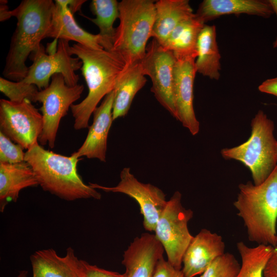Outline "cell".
<instances>
[{
  "label": "cell",
  "instance_id": "obj_1",
  "mask_svg": "<svg viewBox=\"0 0 277 277\" xmlns=\"http://www.w3.org/2000/svg\"><path fill=\"white\" fill-rule=\"evenodd\" d=\"M70 53L83 62L82 74L88 89V94L80 103L71 106L74 119V128H89V121L102 98L115 89L119 77L126 68L123 58L116 52L95 49L76 43L70 47Z\"/></svg>",
  "mask_w": 277,
  "mask_h": 277
},
{
  "label": "cell",
  "instance_id": "obj_2",
  "mask_svg": "<svg viewBox=\"0 0 277 277\" xmlns=\"http://www.w3.org/2000/svg\"><path fill=\"white\" fill-rule=\"evenodd\" d=\"M54 6L52 0H23L11 10L17 23L3 71L4 78L19 82L26 77L28 69L26 62L46 38Z\"/></svg>",
  "mask_w": 277,
  "mask_h": 277
},
{
  "label": "cell",
  "instance_id": "obj_3",
  "mask_svg": "<svg viewBox=\"0 0 277 277\" xmlns=\"http://www.w3.org/2000/svg\"><path fill=\"white\" fill-rule=\"evenodd\" d=\"M233 206L243 220L248 239L274 246L277 241V165L262 184L241 183Z\"/></svg>",
  "mask_w": 277,
  "mask_h": 277
},
{
  "label": "cell",
  "instance_id": "obj_4",
  "mask_svg": "<svg viewBox=\"0 0 277 277\" xmlns=\"http://www.w3.org/2000/svg\"><path fill=\"white\" fill-rule=\"evenodd\" d=\"M80 159L73 153L65 156L44 149L38 143L25 152V161L33 169L46 191L66 201L101 199V194L83 181L77 173Z\"/></svg>",
  "mask_w": 277,
  "mask_h": 277
},
{
  "label": "cell",
  "instance_id": "obj_5",
  "mask_svg": "<svg viewBox=\"0 0 277 277\" xmlns=\"http://www.w3.org/2000/svg\"><path fill=\"white\" fill-rule=\"evenodd\" d=\"M118 8L120 23L115 29L112 50L128 66L141 62L145 55L155 20V1L122 0Z\"/></svg>",
  "mask_w": 277,
  "mask_h": 277
},
{
  "label": "cell",
  "instance_id": "obj_6",
  "mask_svg": "<svg viewBox=\"0 0 277 277\" xmlns=\"http://www.w3.org/2000/svg\"><path fill=\"white\" fill-rule=\"evenodd\" d=\"M251 135L242 144L222 149L225 160L241 162L251 172L253 184L260 185L272 173L277 165L276 143L273 122L260 110L251 122Z\"/></svg>",
  "mask_w": 277,
  "mask_h": 277
},
{
  "label": "cell",
  "instance_id": "obj_7",
  "mask_svg": "<svg viewBox=\"0 0 277 277\" xmlns=\"http://www.w3.org/2000/svg\"><path fill=\"white\" fill-rule=\"evenodd\" d=\"M182 194L175 191L167 201L155 228V236L165 251L167 261L181 269L184 253L192 240L188 223L193 212L182 204Z\"/></svg>",
  "mask_w": 277,
  "mask_h": 277
},
{
  "label": "cell",
  "instance_id": "obj_8",
  "mask_svg": "<svg viewBox=\"0 0 277 277\" xmlns=\"http://www.w3.org/2000/svg\"><path fill=\"white\" fill-rule=\"evenodd\" d=\"M51 79L48 87L39 90L36 101L42 104L39 110L43 120V129L38 142L41 146L48 144L53 148L61 119L80 98L84 87L80 84L68 86L60 73L54 74Z\"/></svg>",
  "mask_w": 277,
  "mask_h": 277
},
{
  "label": "cell",
  "instance_id": "obj_9",
  "mask_svg": "<svg viewBox=\"0 0 277 277\" xmlns=\"http://www.w3.org/2000/svg\"><path fill=\"white\" fill-rule=\"evenodd\" d=\"M69 42L59 39L56 51L49 54L46 53L44 47L41 45L38 50L30 55L33 63L22 81L35 85L41 90L48 87L50 79L54 74L60 73L68 86L77 85L80 77L75 71L81 69L83 62L78 57L72 56Z\"/></svg>",
  "mask_w": 277,
  "mask_h": 277
},
{
  "label": "cell",
  "instance_id": "obj_10",
  "mask_svg": "<svg viewBox=\"0 0 277 277\" xmlns=\"http://www.w3.org/2000/svg\"><path fill=\"white\" fill-rule=\"evenodd\" d=\"M43 126L42 114L31 101L0 100V132L28 150L38 144Z\"/></svg>",
  "mask_w": 277,
  "mask_h": 277
},
{
  "label": "cell",
  "instance_id": "obj_11",
  "mask_svg": "<svg viewBox=\"0 0 277 277\" xmlns=\"http://www.w3.org/2000/svg\"><path fill=\"white\" fill-rule=\"evenodd\" d=\"M174 53L153 38L146 48L141 64L144 74L152 81L151 91L158 102L175 118L177 114L173 95L174 70L176 63Z\"/></svg>",
  "mask_w": 277,
  "mask_h": 277
},
{
  "label": "cell",
  "instance_id": "obj_12",
  "mask_svg": "<svg viewBox=\"0 0 277 277\" xmlns=\"http://www.w3.org/2000/svg\"><path fill=\"white\" fill-rule=\"evenodd\" d=\"M94 189L105 192L124 193L135 200L140 206L143 216V226L148 231H154L156 225L167 201L165 194L159 188L137 180L129 167L124 168L120 173V181L114 187H106L89 183Z\"/></svg>",
  "mask_w": 277,
  "mask_h": 277
},
{
  "label": "cell",
  "instance_id": "obj_13",
  "mask_svg": "<svg viewBox=\"0 0 277 277\" xmlns=\"http://www.w3.org/2000/svg\"><path fill=\"white\" fill-rule=\"evenodd\" d=\"M174 70L173 95L177 120L192 135L200 131V124L193 108V85L195 74V58H176Z\"/></svg>",
  "mask_w": 277,
  "mask_h": 277
},
{
  "label": "cell",
  "instance_id": "obj_14",
  "mask_svg": "<svg viewBox=\"0 0 277 277\" xmlns=\"http://www.w3.org/2000/svg\"><path fill=\"white\" fill-rule=\"evenodd\" d=\"M225 250L221 235L201 229L193 236L183 256L182 270L184 277L201 275L214 260L225 253Z\"/></svg>",
  "mask_w": 277,
  "mask_h": 277
},
{
  "label": "cell",
  "instance_id": "obj_15",
  "mask_svg": "<svg viewBox=\"0 0 277 277\" xmlns=\"http://www.w3.org/2000/svg\"><path fill=\"white\" fill-rule=\"evenodd\" d=\"M115 92L112 91L103 100L100 105L93 112V122L85 141L80 148L73 153L78 158L85 156L106 162L107 138L113 121V104Z\"/></svg>",
  "mask_w": 277,
  "mask_h": 277
},
{
  "label": "cell",
  "instance_id": "obj_16",
  "mask_svg": "<svg viewBox=\"0 0 277 277\" xmlns=\"http://www.w3.org/2000/svg\"><path fill=\"white\" fill-rule=\"evenodd\" d=\"M164 251L154 234L144 233L135 238L123 254L126 277H152Z\"/></svg>",
  "mask_w": 277,
  "mask_h": 277
},
{
  "label": "cell",
  "instance_id": "obj_17",
  "mask_svg": "<svg viewBox=\"0 0 277 277\" xmlns=\"http://www.w3.org/2000/svg\"><path fill=\"white\" fill-rule=\"evenodd\" d=\"M69 247L64 256L53 249L36 251L30 256L32 277H82V262Z\"/></svg>",
  "mask_w": 277,
  "mask_h": 277
},
{
  "label": "cell",
  "instance_id": "obj_18",
  "mask_svg": "<svg viewBox=\"0 0 277 277\" xmlns=\"http://www.w3.org/2000/svg\"><path fill=\"white\" fill-rule=\"evenodd\" d=\"M273 13L268 1L204 0L195 15L205 24L208 21L225 15L247 14L268 18Z\"/></svg>",
  "mask_w": 277,
  "mask_h": 277
},
{
  "label": "cell",
  "instance_id": "obj_19",
  "mask_svg": "<svg viewBox=\"0 0 277 277\" xmlns=\"http://www.w3.org/2000/svg\"><path fill=\"white\" fill-rule=\"evenodd\" d=\"M46 37L73 41L95 49H104L102 37L98 34H91L84 30L77 24L73 14L68 8L55 2L51 26Z\"/></svg>",
  "mask_w": 277,
  "mask_h": 277
},
{
  "label": "cell",
  "instance_id": "obj_20",
  "mask_svg": "<svg viewBox=\"0 0 277 277\" xmlns=\"http://www.w3.org/2000/svg\"><path fill=\"white\" fill-rule=\"evenodd\" d=\"M38 182L30 166L25 161L9 164L0 163V210L3 212L9 202H16L20 191Z\"/></svg>",
  "mask_w": 277,
  "mask_h": 277
},
{
  "label": "cell",
  "instance_id": "obj_21",
  "mask_svg": "<svg viewBox=\"0 0 277 277\" xmlns=\"http://www.w3.org/2000/svg\"><path fill=\"white\" fill-rule=\"evenodd\" d=\"M155 9L152 37L162 45L179 24L194 15L188 0L156 1Z\"/></svg>",
  "mask_w": 277,
  "mask_h": 277
},
{
  "label": "cell",
  "instance_id": "obj_22",
  "mask_svg": "<svg viewBox=\"0 0 277 277\" xmlns=\"http://www.w3.org/2000/svg\"><path fill=\"white\" fill-rule=\"evenodd\" d=\"M146 82L141 62L127 66L117 80L114 90L113 121L128 113L136 94Z\"/></svg>",
  "mask_w": 277,
  "mask_h": 277
},
{
  "label": "cell",
  "instance_id": "obj_23",
  "mask_svg": "<svg viewBox=\"0 0 277 277\" xmlns=\"http://www.w3.org/2000/svg\"><path fill=\"white\" fill-rule=\"evenodd\" d=\"M196 71L211 80H218L221 76V54L216 41L214 25L205 24L200 32L197 44Z\"/></svg>",
  "mask_w": 277,
  "mask_h": 277
},
{
  "label": "cell",
  "instance_id": "obj_24",
  "mask_svg": "<svg viewBox=\"0 0 277 277\" xmlns=\"http://www.w3.org/2000/svg\"><path fill=\"white\" fill-rule=\"evenodd\" d=\"M204 25L194 13L179 24L162 46L172 52L176 58L190 57L196 59L198 37Z\"/></svg>",
  "mask_w": 277,
  "mask_h": 277
},
{
  "label": "cell",
  "instance_id": "obj_25",
  "mask_svg": "<svg viewBox=\"0 0 277 277\" xmlns=\"http://www.w3.org/2000/svg\"><path fill=\"white\" fill-rule=\"evenodd\" d=\"M118 3L116 0H92L90 7L95 17L92 18L84 15L98 27V34L102 38V46L108 51L113 49L116 29L113 24L119 17Z\"/></svg>",
  "mask_w": 277,
  "mask_h": 277
},
{
  "label": "cell",
  "instance_id": "obj_26",
  "mask_svg": "<svg viewBox=\"0 0 277 277\" xmlns=\"http://www.w3.org/2000/svg\"><path fill=\"white\" fill-rule=\"evenodd\" d=\"M241 259V265L236 277H264V271L272 254L273 247L259 244L254 247L243 242L236 243Z\"/></svg>",
  "mask_w": 277,
  "mask_h": 277
},
{
  "label": "cell",
  "instance_id": "obj_27",
  "mask_svg": "<svg viewBox=\"0 0 277 277\" xmlns=\"http://www.w3.org/2000/svg\"><path fill=\"white\" fill-rule=\"evenodd\" d=\"M0 91L10 101L21 103L27 99L31 102H36L38 88L34 85L28 84L23 81L14 82L0 77Z\"/></svg>",
  "mask_w": 277,
  "mask_h": 277
},
{
  "label": "cell",
  "instance_id": "obj_28",
  "mask_svg": "<svg viewBox=\"0 0 277 277\" xmlns=\"http://www.w3.org/2000/svg\"><path fill=\"white\" fill-rule=\"evenodd\" d=\"M240 266L233 254L225 252L214 260L199 277H236Z\"/></svg>",
  "mask_w": 277,
  "mask_h": 277
},
{
  "label": "cell",
  "instance_id": "obj_29",
  "mask_svg": "<svg viewBox=\"0 0 277 277\" xmlns=\"http://www.w3.org/2000/svg\"><path fill=\"white\" fill-rule=\"evenodd\" d=\"M23 149L0 132V163L13 164L25 161Z\"/></svg>",
  "mask_w": 277,
  "mask_h": 277
},
{
  "label": "cell",
  "instance_id": "obj_30",
  "mask_svg": "<svg viewBox=\"0 0 277 277\" xmlns=\"http://www.w3.org/2000/svg\"><path fill=\"white\" fill-rule=\"evenodd\" d=\"M82 262V277H126L125 273L107 270L89 264L84 260Z\"/></svg>",
  "mask_w": 277,
  "mask_h": 277
},
{
  "label": "cell",
  "instance_id": "obj_31",
  "mask_svg": "<svg viewBox=\"0 0 277 277\" xmlns=\"http://www.w3.org/2000/svg\"><path fill=\"white\" fill-rule=\"evenodd\" d=\"M152 277H184L181 269L173 266L163 257L157 262Z\"/></svg>",
  "mask_w": 277,
  "mask_h": 277
},
{
  "label": "cell",
  "instance_id": "obj_32",
  "mask_svg": "<svg viewBox=\"0 0 277 277\" xmlns=\"http://www.w3.org/2000/svg\"><path fill=\"white\" fill-rule=\"evenodd\" d=\"M264 271V277H277V241Z\"/></svg>",
  "mask_w": 277,
  "mask_h": 277
},
{
  "label": "cell",
  "instance_id": "obj_33",
  "mask_svg": "<svg viewBox=\"0 0 277 277\" xmlns=\"http://www.w3.org/2000/svg\"><path fill=\"white\" fill-rule=\"evenodd\" d=\"M261 92L277 96V77L266 80L258 87Z\"/></svg>",
  "mask_w": 277,
  "mask_h": 277
},
{
  "label": "cell",
  "instance_id": "obj_34",
  "mask_svg": "<svg viewBox=\"0 0 277 277\" xmlns=\"http://www.w3.org/2000/svg\"><path fill=\"white\" fill-rule=\"evenodd\" d=\"M85 0H56L55 3L61 7L68 8L74 14L77 11H80Z\"/></svg>",
  "mask_w": 277,
  "mask_h": 277
},
{
  "label": "cell",
  "instance_id": "obj_35",
  "mask_svg": "<svg viewBox=\"0 0 277 277\" xmlns=\"http://www.w3.org/2000/svg\"><path fill=\"white\" fill-rule=\"evenodd\" d=\"M8 1L7 0L0 1V21L1 22L5 21L12 16L11 10H9L7 5Z\"/></svg>",
  "mask_w": 277,
  "mask_h": 277
},
{
  "label": "cell",
  "instance_id": "obj_36",
  "mask_svg": "<svg viewBox=\"0 0 277 277\" xmlns=\"http://www.w3.org/2000/svg\"><path fill=\"white\" fill-rule=\"evenodd\" d=\"M268 2L271 5L274 13H275L277 16V0H269ZM273 47L277 48V36L273 43Z\"/></svg>",
  "mask_w": 277,
  "mask_h": 277
},
{
  "label": "cell",
  "instance_id": "obj_37",
  "mask_svg": "<svg viewBox=\"0 0 277 277\" xmlns=\"http://www.w3.org/2000/svg\"><path fill=\"white\" fill-rule=\"evenodd\" d=\"M28 271L26 270H22L19 272L17 277H27Z\"/></svg>",
  "mask_w": 277,
  "mask_h": 277
},
{
  "label": "cell",
  "instance_id": "obj_38",
  "mask_svg": "<svg viewBox=\"0 0 277 277\" xmlns=\"http://www.w3.org/2000/svg\"><path fill=\"white\" fill-rule=\"evenodd\" d=\"M276 155H277V142L276 143Z\"/></svg>",
  "mask_w": 277,
  "mask_h": 277
}]
</instances>
